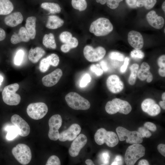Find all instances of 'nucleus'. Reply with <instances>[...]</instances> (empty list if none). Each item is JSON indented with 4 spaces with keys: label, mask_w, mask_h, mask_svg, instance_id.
<instances>
[{
    "label": "nucleus",
    "mask_w": 165,
    "mask_h": 165,
    "mask_svg": "<svg viewBox=\"0 0 165 165\" xmlns=\"http://www.w3.org/2000/svg\"><path fill=\"white\" fill-rule=\"evenodd\" d=\"M42 43L46 48L55 50L56 48L54 36L53 34H45L43 38Z\"/></svg>",
    "instance_id": "nucleus-27"
},
{
    "label": "nucleus",
    "mask_w": 165,
    "mask_h": 165,
    "mask_svg": "<svg viewBox=\"0 0 165 165\" xmlns=\"http://www.w3.org/2000/svg\"><path fill=\"white\" fill-rule=\"evenodd\" d=\"M142 110L151 116H155L159 114L161 112L159 105L151 98H147L144 100L141 104Z\"/></svg>",
    "instance_id": "nucleus-16"
},
{
    "label": "nucleus",
    "mask_w": 165,
    "mask_h": 165,
    "mask_svg": "<svg viewBox=\"0 0 165 165\" xmlns=\"http://www.w3.org/2000/svg\"><path fill=\"white\" fill-rule=\"evenodd\" d=\"M158 73L160 76L163 77H165V68H160L158 70Z\"/></svg>",
    "instance_id": "nucleus-54"
},
{
    "label": "nucleus",
    "mask_w": 165,
    "mask_h": 165,
    "mask_svg": "<svg viewBox=\"0 0 165 165\" xmlns=\"http://www.w3.org/2000/svg\"><path fill=\"white\" fill-rule=\"evenodd\" d=\"M165 2H163L162 5V9L164 11V12H165Z\"/></svg>",
    "instance_id": "nucleus-62"
},
{
    "label": "nucleus",
    "mask_w": 165,
    "mask_h": 165,
    "mask_svg": "<svg viewBox=\"0 0 165 165\" xmlns=\"http://www.w3.org/2000/svg\"><path fill=\"white\" fill-rule=\"evenodd\" d=\"M3 80V78L2 76L0 75V86Z\"/></svg>",
    "instance_id": "nucleus-63"
},
{
    "label": "nucleus",
    "mask_w": 165,
    "mask_h": 165,
    "mask_svg": "<svg viewBox=\"0 0 165 165\" xmlns=\"http://www.w3.org/2000/svg\"><path fill=\"white\" fill-rule=\"evenodd\" d=\"M45 53V50L41 47H37L34 49L31 48L29 52V60L33 63H37L44 56Z\"/></svg>",
    "instance_id": "nucleus-23"
},
{
    "label": "nucleus",
    "mask_w": 165,
    "mask_h": 165,
    "mask_svg": "<svg viewBox=\"0 0 165 165\" xmlns=\"http://www.w3.org/2000/svg\"><path fill=\"white\" fill-rule=\"evenodd\" d=\"M144 127L154 132L156 130V127L153 123L150 122H147L145 123Z\"/></svg>",
    "instance_id": "nucleus-44"
},
{
    "label": "nucleus",
    "mask_w": 165,
    "mask_h": 165,
    "mask_svg": "<svg viewBox=\"0 0 165 165\" xmlns=\"http://www.w3.org/2000/svg\"><path fill=\"white\" fill-rule=\"evenodd\" d=\"M5 130L7 131L6 138L9 140H13L18 134V129L14 125L7 126L6 127Z\"/></svg>",
    "instance_id": "nucleus-31"
},
{
    "label": "nucleus",
    "mask_w": 165,
    "mask_h": 165,
    "mask_svg": "<svg viewBox=\"0 0 165 165\" xmlns=\"http://www.w3.org/2000/svg\"><path fill=\"white\" fill-rule=\"evenodd\" d=\"M46 58L48 60L50 65L54 67L57 66L59 64L60 61L59 58L58 56L55 53H52Z\"/></svg>",
    "instance_id": "nucleus-34"
},
{
    "label": "nucleus",
    "mask_w": 165,
    "mask_h": 165,
    "mask_svg": "<svg viewBox=\"0 0 165 165\" xmlns=\"http://www.w3.org/2000/svg\"><path fill=\"white\" fill-rule=\"evenodd\" d=\"M72 5L74 8L80 11L85 10L87 7L86 0H72Z\"/></svg>",
    "instance_id": "nucleus-32"
},
{
    "label": "nucleus",
    "mask_w": 165,
    "mask_h": 165,
    "mask_svg": "<svg viewBox=\"0 0 165 165\" xmlns=\"http://www.w3.org/2000/svg\"><path fill=\"white\" fill-rule=\"evenodd\" d=\"M62 75V70L60 68L57 69L42 78V84L46 87L52 86L58 82Z\"/></svg>",
    "instance_id": "nucleus-17"
},
{
    "label": "nucleus",
    "mask_w": 165,
    "mask_h": 165,
    "mask_svg": "<svg viewBox=\"0 0 165 165\" xmlns=\"http://www.w3.org/2000/svg\"><path fill=\"white\" fill-rule=\"evenodd\" d=\"M30 38L26 28L21 27L17 33L13 34L10 38V42L13 44H16L21 42H27Z\"/></svg>",
    "instance_id": "nucleus-21"
},
{
    "label": "nucleus",
    "mask_w": 165,
    "mask_h": 165,
    "mask_svg": "<svg viewBox=\"0 0 165 165\" xmlns=\"http://www.w3.org/2000/svg\"><path fill=\"white\" fill-rule=\"evenodd\" d=\"M62 122V118L59 114L53 115L49 119L48 123L50 129L48 135L50 140L55 141L58 139L60 136L58 130L61 126Z\"/></svg>",
    "instance_id": "nucleus-11"
},
{
    "label": "nucleus",
    "mask_w": 165,
    "mask_h": 165,
    "mask_svg": "<svg viewBox=\"0 0 165 165\" xmlns=\"http://www.w3.org/2000/svg\"><path fill=\"white\" fill-rule=\"evenodd\" d=\"M157 64L160 68H165V55H163L160 56L157 60Z\"/></svg>",
    "instance_id": "nucleus-45"
},
{
    "label": "nucleus",
    "mask_w": 165,
    "mask_h": 165,
    "mask_svg": "<svg viewBox=\"0 0 165 165\" xmlns=\"http://www.w3.org/2000/svg\"><path fill=\"white\" fill-rule=\"evenodd\" d=\"M64 23V21L59 17L55 15H51L48 18L46 27L49 29H55L62 26Z\"/></svg>",
    "instance_id": "nucleus-25"
},
{
    "label": "nucleus",
    "mask_w": 165,
    "mask_h": 165,
    "mask_svg": "<svg viewBox=\"0 0 165 165\" xmlns=\"http://www.w3.org/2000/svg\"><path fill=\"white\" fill-rule=\"evenodd\" d=\"M130 59L128 57H126L125 59L123 64L120 68V72L122 73H124L126 71L129 64Z\"/></svg>",
    "instance_id": "nucleus-46"
},
{
    "label": "nucleus",
    "mask_w": 165,
    "mask_h": 165,
    "mask_svg": "<svg viewBox=\"0 0 165 165\" xmlns=\"http://www.w3.org/2000/svg\"><path fill=\"white\" fill-rule=\"evenodd\" d=\"M96 1L97 3H100L102 5L105 4L107 2L108 0H96Z\"/></svg>",
    "instance_id": "nucleus-60"
},
{
    "label": "nucleus",
    "mask_w": 165,
    "mask_h": 165,
    "mask_svg": "<svg viewBox=\"0 0 165 165\" xmlns=\"http://www.w3.org/2000/svg\"><path fill=\"white\" fill-rule=\"evenodd\" d=\"M123 164L122 157L120 155H118L115 157L114 161L112 163V165Z\"/></svg>",
    "instance_id": "nucleus-48"
},
{
    "label": "nucleus",
    "mask_w": 165,
    "mask_h": 165,
    "mask_svg": "<svg viewBox=\"0 0 165 165\" xmlns=\"http://www.w3.org/2000/svg\"><path fill=\"white\" fill-rule=\"evenodd\" d=\"M164 32H165V28L164 29Z\"/></svg>",
    "instance_id": "nucleus-64"
},
{
    "label": "nucleus",
    "mask_w": 165,
    "mask_h": 165,
    "mask_svg": "<svg viewBox=\"0 0 165 165\" xmlns=\"http://www.w3.org/2000/svg\"><path fill=\"white\" fill-rule=\"evenodd\" d=\"M130 55L132 58L134 59H143L145 56L144 53L140 49H135L131 51Z\"/></svg>",
    "instance_id": "nucleus-39"
},
{
    "label": "nucleus",
    "mask_w": 165,
    "mask_h": 165,
    "mask_svg": "<svg viewBox=\"0 0 165 165\" xmlns=\"http://www.w3.org/2000/svg\"><path fill=\"white\" fill-rule=\"evenodd\" d=\"M85 163L87 165H94L92 161L90 159H87L85 161Z\"/></svg>",
    "instance_id": "nucleus-58"
},
{
    "label": "nucleus",
    "mask_w": 165,
    "mask_h": 165,
    "mask_svg": "<svg viewBox=\"0 0 165 165\" xmlns=\"http://www.w3.org/2000/svg\"><path fill=\"white\" fill-rule=\"evenodd\" d=\"M144 6L147 9L152 8L156 2V0H143Z\"/></svg>",
    "instance_id": "nucleus-43"
},
{
    "label": "nucleus",
    "mask_w": 165,
    "mask_h": 165,
    "mask_svg": "<svg viewBox=\"0 0 165 165\" xmlns=\"http://www.w3.org/2000/svg\"><path fill=\"white\" fill-rule=\"evenodd\" d=\"M5 16L3 22L6 25L10 27H15L21 24L23 20V16L19 12H15Z\"/></svg>",
    "instance_id": "nucleus-19"
},
{
    "label": "nucleus",
    "mask_w": 165,
    "mask_h": 165,
    "mask_svg": "<svg viewBox=\"0 0 165 165\" xmlns=\"http://www.w3.org/2000/svg\"><path fill=\"white\" fill-rule=\"evenodd\" d=\"M80 126L76 123L72 124L68 129L60 134L59 140L61 141L74 140L81 131Z\"/></svg>",
    "instance_id": "nucleus-13"
},
{
    "label": "nucleus",
    "mask_w": 165,
    "mask_h": 165,
    "mask_svg": "<svg viewBox=\"0 0 165 165\" xmlns=\"http://www.w3.org/2000/svg\"><path fill=\"white\" fill-rule=\"evenodd\" d=\"M159 105L162 108L165 110V101H161L159 102Z\"/></svg>",
    "instance_id": "nucleus-59"
},
{
    "label": "nucleus",
    "mask_w": 165,
    "mask_h": 165,
    "mask_svg": "<svg viewBox=\"0 0 165 165\" xmlns=\"http://www.w3.org/2000/svg\"><path fill=\"white\" fill-rule=\"evenodd\" d=\"M68 105L76 110H87L90 106L89 101L79 94L75 92H71L65 97Z\"/></svg>",
    "instance_id": "nucleus-4"
},
{
    "label": "nucleus",
    "mask_w": 165,
    "mask_h": 165,
    "mask_svg": "<svg viewBox=\"0 0 165 165\" xmlns=\"http://www.w3.org/2000/svg\"><path fill=\"white\" fill-rule=\"evenodd\" d=\"M136 6L138 7H141L144 6L143 0H138L136 3Z\"/></svg>",
    "instance_id": "nucleus-56"
},
{
    "label": "nucleus",
    "mask_w": 165,
    "mask_h": 165,
    "mask_svg": "<svg viewBox=\"0 0 165 165\" xmlns=\"http://www.w3.org/2000/svg\"><path fill=\"white\" fill-rule=\"evenodd\" d=\"M106 85L110 91L114 94L121 92L124 87L123 82L116 75H112L108 77L106 80Z\"/></svg>",
    "instance_id": "nucleus-15"
},
{
    "label": "nucleus",
    "mask_w": 165,
    "mask_h": 165,
    "mask_svg": "<svg viewBox=\"0 0 165 165\" xmlns=\"http://www.w3.org/2000/svg\"><path fill=\"white\" fill-rule=\"evenodd\" d=\"M95 142L101 145L105 143L108 147H113L119 142V139L116 134L113 132L107 131L104 128L98 130L94 136Z\"/></svg>",
    "instance_id": "nucleus-2"
},
{
    "label": "nucleus",
    "mask_w": 165,
    "mask_h": 165,
    "mask_svg": "<svg viewBox=\"0 0 165 165\" xmlns=\"http://www.w3.org/2000/svg\"><path fill=\"white\" fill-rule=\"evenodd\" d=\"M87 139L86 136L80 134L74 140L68 150L70 155L72 157L77 156L83 147L87 143Z\"/></svg>",
    "instance_id": "nucleus-14"
},
{
    "label": "nucleus",
    "mask_w": 165,
    "mask_h": 165,
    "mask_svg": "<svg viewBox=\"0 0 165 165\" xmlns=\"http://www.w3.org/2000/svg\"><path fill=\"white\" fill-rule=\"evenodd\" d=\"M128 41L130 45L135 49H141L144 45V40L142 35L134 31H130L128 35Z\"/></svg>",
    "instance_id": "nucleus-18"
},
{
    "label": "nucleus",
    "mask_w": 165,
    "mask_h": 165,
    "mask_svg": "<svg viewBox=\"0 0 165 165\" xmlns=\"http://www.w3.org/2000/svg\"><path fill=\"white\" fill-rule=\"evenodd\" d=\"M123 0H108L107 1V5L110 8L115 9L119 6L120 2Z\"/></svg>",
    "instance_id": "nucleus-42"
},
{
    "label": "nucleus",
    "mask_w": 165,
    "mask_h": 165,
    "mask_svg": "<svg viewBox=\"0 0 165 165\" xmlns=\"http://www.w3.org/2000/svg\"><path fill=\"white\" fill-rule=\"evenodd\" d=\"M13 9V5L10 0H0V16L9 14Z\"/></svg>",
    "instance_id": "nucleus-26"
},
{
    "label": "nucleus",
    "mask_w": 165,
    "mask_h": 165,
    "mask_svg": "<svg viewBox=\"0 0 165 165\" xmlns=\"http://www.w3.org/2000/svg\"><path fill=\"white\" fill-rule=\"evenodd\" d=\"M150 67L149 65L146 62H143L141 66V68L138 70L137 76L139 79L142 81L147 79V82H150L152 81L153 77L149 71Z\"/></svg>",
    "instance_id": "nucleus-22"
},
{
    "label": "nucleus",
    "mask_w": 165,
    "mask_h": 165,
    "mask_svg": "<svg viewBox=\"0 0 165 165\" xmlns=\"http://www.w3.org/2000/svg\"><path fill=\"white\" fill-rule=\"evenodd\" d=\"M19 88L17 83H14L5 86L2 93V99L4 102L9 105H16L21 100L20 95L16 93Z\"/></svg>",
    "instance_id": "nucleus-6"
},
{
    "label": "nucleus",
    "mask_w": 165,
    "mask_h": 165,
    "mask_svg": "<svg viewBox=\"0 0 165 165\" xmlns=\"http://www.w3.org/2000/svg\"><path fill=\"white\" fill-rule=\"evenodd\" d=\"M145 147L138 143L133 144L127 148L124 157L125 163L127 165H134L140 158L144 156Z\"/></svg>",
    "instance_id": "nucleus-5"
},
{
    "label": "nucleus",
    "mask_w": 165,
    "mask_h": 165,
    "mask_svg": "<svg viewBox=\"0 0 165 165\" xmlns=\"http://www.w3.org/2000/svg\"><path fill=\"white\" fill-rule=\"evenodd\" d=\"M100 66L103 71L106 72L108 70V67L106 61L104 60L101 61L100 62Z\"/></svg>",
    "instance_id": "nucleus-52"
},
{
    "label": "nucleus",
    "mask_w": 165,
    "mask_h": 165,
    "mask_svg": "<svg viewBox=\"0 0 165 165\" xmlns=\"http://www.w3.org/2000/svg\"><path fill=\"white\" fill-rule=\"evenodd\" d=\"M138 0H126L127 5L130 7L135 8L137 7L136 3Z\"/></svg>",
    "instance_id": "nucleus-49"
},
{
    "label": "nucleus",
    "mask_w": 165,
    "mask_h": 165,
    "mask_svg": "<svg viewBox=\"0 0 165 165\" xmlns=\"http://www.w3.org/2000/svg\"><path fill=\"white\" fill-rule=\"evenodd\" d=\"M146 19L151 26L156 29L162 28L164 24L163 18L158 16L153 10L150 11L147 14Z\"/></svg>",
    "instance_id": "nucleus-20"
},
{
    "label": "nucleus",
    "mask_w": 165,
    "mask_h": 165,
    "mask_svg": "<svg viewBox=\"0 0 165 165\" xmlns=\"http://www.w3.org/2000/svg\"><path fill=\"white\" fill-rule=\"evenodd\" d=\"M50 66V64L46 57L44 58L41 60L39 64L40 71L44 73L48 70Z\"/></svg>",
    "instance_id": "nucleus-33"
},
{
    "label": "nucleus",
    "mask_w": 165,
    "mask_h": 165,
    "mask_svg": "<svg viewBox=\"0 0 165 165\" xmlns=\"http://www.w3.org/2000/svg\"><path fill=\"white\" fill-rule=\"evenodd\" d=\"M162 98L163 100V101H165V92H163L162 94Z\"/></svg>",
    "instance_id": "nucleus-61"
},
{
    "label": "nucleus",
    "mask_w": 165,
    "mask_h": 165,
    "mask_svg": "<svg viewBox=\"0 0 165 165\" xmlns=\"http://www.w3.org/2000/svg\"><path fill=\"white\" fill-rule=\"evenodd\" d=\"M91 80L90 76L88 73L85 74L82 77L79 82V86L81 88L86 87L90 82Z\"/></svg>",
    "instance_id": "nucleus-38"
},
{
    "label": "nucleus",
    "mask_w": 165,
    "mask_h": 165,
    "mask_svg": "<svg viewBox=\"0 0 165 165\" xmlns=\"http://www.w3.org/2000/svg\"><path fill=\"white\" fill-rule=\"evenodd\" d=\"M12 152L16 160L22 165H27L31 160L32 155L31 149L25 144H18L13 148Z\"/></svg>",
    "instance_id": "nucleus-7"
},
{
    "label": "nucleus",
    "mask_w": 165,
    "mask_h": 165,
    "mask_svg": "<svg viewBox=\"0 0 165 165\" xmlns=\"http://www.w3.org/2000/svg\"><path fill=\"white\" fill-rule=\"evenodd\" d=\"M145 127H140L138 130V132L141 134L142 138H145L144 134L146 130Z\"/></svg>",
    "instance_id": "nucleus-53"
},
{
    "label": "nucleus",
    "mask_w": 165,
    "mask_h": 165,
    "mask_svg": "<svg viewBox=\"0 0 165 165\" xmlns=\"http://www.w3.org/2000/svg\"><path fill=\"white\" fill-rule=\"evenodd\" d=\"M116 131L121 141L126 140L127 143L131 144H140L143 141L142 137L137 131H130L121 127H118Z\"/></svg>",
    "instance_id": "nucleus-8"
},
{
    "label": "nucleus",
    "mask_w": 165,
    "mask_h": 165,
    "mask_svg": "<svg viewBox=\"0 0 165 165\" xmlns=\"http://www.w3.org/2000/svg\"><path fill=\"white\" fill-rule=\"evenodd\" d=\"M110 59L117 60L119 61H123L124 59L123 55L119 52L116 51L111 52L108 55Z\"/></svg>",
    "instance_id": "nucleus-36"
},
{
    "label": "nucleus",
    "mask_w": 165,
    "mask_h": 165,
    "mask_svg": "<svg viewBox=\"0 0 165 165\" xmlns=\"http://www.w3.org/2000/svg\"><path fill=\"white\" fill-rule=\"evenodd\" d=\"M78 45V39L75 37H72L69 42L61 46V49L62 52L66 53L68 52L71 49L77 47Z\"/></svg>",
    "instance_id": "nucleus-29"
},
{
    "label": "nucleus",
    "mask_w": 165,
    "mask_h": 165,
    "mask_svg": "<svg viewBox=\"0 0 165 165\" xmlns=\"http://www.w3.org/2000/svg\"><path fill=\"white\" fill-rule=\"evenodd\" d=\"M138 165H148V161L146 160H142L140 161L138 163Z\"/></svg>",
    "instance_id": "nucleus-55"
},
{
    "label": "nucleus",
    "mask_w": 165,
    "mask_h": 165,
    "mask_svg": "<svg viewBox=\"0 0 165 165\" xmlns=\"http://www.w3.org/2000/svg\"><path fill=\"white\" fill-rule=\"evenodd\" d=\"M6 31L2 28L0 27V42L4 40L6 38Z\"/></svg>",
    "instance_id": "nucleus-51"
},
{
    "label": "nucleus",
    "mask_w": 165,
    "mask_h": 165,
    "mask_svg": "<svg viewBox=\"0 0 165 165\" xmlns=\"http://www.w3.org/2000/svg\"><path fill=\"white\" fill-rule=\"evenodd\" d=\"M106 112L110 115L117 112L127 115L131 111L132 107L128 102L118 98L108 101L105 106Z\"/></svg>",
    "instance_id": "nucleus-3"
},
{
    "label": "nucleus",
    "mask_w": 165,
    "mask_h": 165,
    "mask_svg": "<svg viewBox=\"0 0 165 165\" xmlns=\"http://www.w3.org/2000/svg\"><path fill=\"white\" fill-rule=\"evenodd\" d=\"M36 18L34 16H29L26 21L25 28L30 36V39H34L36 35Z\"/></svg>",
    "instance_id": "nucleus-24"
},
{
    "label": "nucleus",
    "mask_w": 165,
    "mask_h": 165,
    "mask_svg": "<svg viewBox=\"0 0 165 165\" xmlns=\"http://www.w3.org/2000/svg\"><path fill=\"white\" fill-rule=\"evenodd\" d=\"M90 69L92 72L94 73L97 76H100L103 74V71L100 68V66L99 64L91 65L90 67Z\"/></svg>",
    "instance_id": "nucleus-40"
},
{
    "label": "nucleus",
    "mask_w": 165,
    "mask_h": 165,
    "mask_svg": "<svg viewBox=\"0 0 165 165\" xmlns=\"http://www.w3.org/2000/svg\"><path fill=\"white\" fill-rule=\"evenodd\" d=\"M83 52L85 58L88 61L95 62L102 59L105 56L106 51L101 46L94 49L90 46L87 45L84 47Z\"/></svg>",
    "instance_id": "nucleus-10"
},
{
    "label": "nucleus",
    "mask_w": 165,
    "mask_h": 165,
    "mask_svg": "<svg viewBox=\"0 0 165 165\" xmlns=\"http://www.w3.org/2000/svg\"><path fill=\"white\" fill-rule=\"evenodd\" d=\"M110 159L109 154L107 152H104L102 154V160L104 164H108Z\"/></svg>",
    "instance_id": "nucleus-47"
},
{
    "label": "nucleus",
    "mask_w": 165,
    "mask_h": 165,
    "mask_svg": "<svg viewBox=\"0 0 165 165\" xmlns=\"http://www.w3.org/2000/svg\"><path fill=\"white\" fill-rule=\"evenodd\" d=\"M24 51L21 50H19L16 53L14 59V63L17 65L21 64L24 56Z\"/></svg>",
    "instance_id": "nucleus-37"
},
{
    "label": "nucleus",
    "mask_w": 165,
    "mask_h": 165,
    "mask_svg": "<svg viewBox=\"0 0 165 165\" xmlns=\"http://www.w3.org/2000/svg\"><path fill=\"white\" fill-rule=\"evenodd\" d=\"M12 123L17 128L18 134L22 137L28 135L30 131V128L28 123L19 115H13L11 117Z\"/></svg>",
    "instance_id": "nucleus-12"
},
{
    "label": "nucleus",
    "mask_w": 165,
    "mask_h": 165,
    "mask_svg": "<svg viewBox=\"0 0 165 165\" xmlns=\"http://www.w3.org/2000/svg\"><path fill=\"white\" fill-rule=\"evenodd\" d=\"M72 37L71 33L68 31L62 32L59 37L61 41L64 43H67L69 42Z\"/></svg>",
    "instance_id": "nucleus-35"
},
{
    "label": "nucleus",
    "mask_w": 165,
    "mask_h": 165,
    "mask_svg": "<svg viewBox=\"0 0 165 165\" xmlns=\"http://www.w3.org/2000/svg\"><path fill=\"white\" fill-rule=\"evenodd\" d=\"M48 111L46 105L43 102L32 103L28 105L27 112L28 116L35 120L41 119L44 117Z\"/></svg>",
    "instance_id": "nucleus-9"
},
{
    "label": "nucleus",
    "mask_w": 165,
    "mask_h": 165,
    "mask_svg": "<svg viewBox=\"0 0 165 165\" xmlns=\"http://www.w3.org/2000/svg\"><path fill=\"white\" fill-rule=\"evenodd\" d=\"M41 7L52 14L59 13L61 10L59 5L53 2H43L41 4Z\"/></svg>",
    "instance_id": "nucleus-28"
},
{
    "label": "nucleus",
    "mask_w": 165,
    "mask_h": 165,
    "mask_svg": "<svg viewBox=\"0 0 165 165\" xmlns=\"http://www.w3.org/2000/svg\"><path fill=\"white\" fill-rule=\"evenodd\" d=\"M139 68V65L136 63L132 64L130 68L131 73L128 78V82L131 85H133L135 83Z\"/></svg>",
    "instance_id": "nucleus-30"
},
{
    "label": "nucleus",
    "mask_w": 165,
    "mask_h": 165,
    "mask_svg": "<svg viewBox=\"0 0 165 165\" xmlns=\"http://www.w3.org/2000/svg\"><path fill=\"white\" fill-rule=\"evenodd\" d=\"M157 149L159 152L163 156H165V145L164 144H159L157 146Z\"/></svg>",
    "instance_id": "nucleus-50"
},
{
    "label": "nucleus",
    "mask_w": 165,
    "mask_h": 165,
    "mask_svg": "<svg viewBox=\"0 0 165 165\" xmlns=\"http://www.w3.org/2000/svg\"><path fill=\"white\" fill-rule=\"evenodd\" d=\"M151 135L152 134L151 132L148 130V129H147L145 133V137L146 138H148L150 137Z\"/></svg>",
    "instance_id": "nucleus-57"
},
{
    "label": "nucleus",
    "mask_w": 165,
    "mask_h": 165,
    "mask_svg": "<svg viewBox=\"0 0 165 165\" xmlns=\"http://www.w3.org/2000/svg\"><path fill=\"white\" fill-rule=\"evenodd\" d=\"M113 30V26L108 19L101 17L93 21L91 24L90 31L97 36H102L108 35Z\"/></svg>",
    "instance_id": "nucleus-1"
},
{
    "label": "nucleus",
    "mask_w": 165,
    "mask_h": 165,
    "mask_svg": "<svg viewBox=\"0 0 165 165\" xmlns=\"http://www.w3.org/2000/svg\"><path fill=\"white\" fill-rule=\"evenodd\" d=\"M46 165H61V162L59 158L57 156L53 155L49 158Z\"/></svg>",
    "instance_id": "nucleus-41"
}]
</instances>
